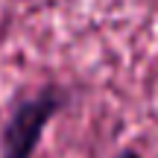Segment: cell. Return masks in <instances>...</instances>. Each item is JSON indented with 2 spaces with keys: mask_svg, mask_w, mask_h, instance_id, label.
Returning <instances> with one entry per match:
<instances>
[{
  "mask_svg": "<svg viewBox=\"0 0 158 158\" xmlns=\"http://www.w3.org/2000/svg\"><path fill=\"white\" fill-rule=\"evenodd\" d=\"M68 102L70 94L53 82L15 100L0 126V158H35L44 129Z\"/></svg>",
  "mask_w": 158,
  "mask_h": 158,
  "instance_id": "1",
  "label": "cell"
},
{
  "mask_svg": "<svg viewBox=\"0 0 158 158\" xmlns=\"http://www.w3.org/2000/svg\"><path fill=\"white\" fill-rule=\"evenodd\" d=\"M114 158H141V152H138V149H132V147H126V149H120Z\"/></svg>",
  "mask_w": 158,
  "mask_h": 158,
  "instance_id": "2",
  "label": "cell"
}]
</instances>
